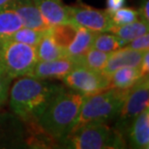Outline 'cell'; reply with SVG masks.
Here are the masks:
<instances>
[{
    "label": "cell",
    "instance_id": "6da1fadb",
    "mask_svg": "<svg viewBox=\"0 0 149 149\" xmlns=\"http://www.w3.org/2000/svg\"><path fill=\"white\" fill-rule=\"evenodd\" d=\"M11 111L23 122L37 120L49 102L64 87L49 79L23 76L10 87Z\"/></svg>",
    "mask_w": 149,
    "mask_h": 149
},
{
    "label": "cell",
    "instance_id": "7a4b0ae2",
    "mask_svg": "<svg viewBox=\"0 0 149 149\" xmlns=\"http://www.w3.org/2000/svg\"><path fill=\"white\" fill-rule=\"evenodd\" d=\"M84 96L63 88L37 118L38 124L58 143L74 129Z\"/></svg>",
    "mask_w": 149,
    "mask_h": 149
},
{
    "label": "cell",
    "instance_id": "3957f363",
    "mask_svg": "<svg viewBox=\"0 0 149 149\" xmlns=\"http://www.w3.org/2000/svg\"><path fill=\"white\" fill-rule=\"evenodd\" d=\"M125 138L107 123H89L72 130L58 141L57 147L68 149H118L126 147Z\"/></svg>",
    "mask_w": 149,
    "mask_h": 149
},
{
    "label": "cell",
    "instance_id": "277c9868",
    "mask_svg": "<svg viewBox=\"0 0 149 149\" xmlns=\"http://www.w3.org/2000/svg\"><path fill=\"white\" fill-rule=\"evenodd\" d=\"M128 90L109 87L85 97L74 129L89 123H108L114 120L120 111Z\"/></svg>",
    "mask_w": 149,
    "mask_h": 149
},
{
    "label": "cell",
    "instance_id": "5b68a950",
    "mask_svg": "<svg viewBox=\"0 0 149 149\" xmlns=\"http://www.w3.org/2000/svg\"><path fill=\"white\" fill-rule=\"evenodd\" d=\"M38 60L36 47L10 38L0 41V64L13 79L27 76Z\"/></svg>",
    "mask_w": 149,
    "mask_h": 149
},
{
    "label": "cell",
    "instance_id": "8992f818",
    "mask_svg": "<svg viewBox=\"0 0 149 149\" xmlns=\"http://www.w3.org/2000/svg\"><path fill=\"white\" fill-rule=\"evenodd\" d=\"M149 103V76L141 77L132 87L129 88L123 105L116 117L115 128L125 136L133 120L144 109Z\"/></svg>",
    "mask_w": 149,
    "mask_h": 149
},
{
    "label": "cell",
    "instance_id": "52a82bcc",
    "mask_svg": "<svg viewBox=\"0 0 149 149\" xmlns=\"http://www.w3.org/2000/svg\"><path fill=\"white\" fill-rule=\"evenodd\" d=\"M62 79L67 87L84 97L111 87L109 76L82 66L74 67Z\"/></svg>",
    "mask_w": 149,
    "mask_h": 149
},
{
    "label": "cell",
    "instance_id": "ba28073f",
    "mask_svg": "<svg viewBox=\"0 0 149 149\" xmlns=\"http://www.w3.org/2000/svg\"><path fill=\"white\" fill-rule=\"evenodd\" d=\"M70 22L80 25L95 33L109 32L113 26L111 14L107 10H99L87 5L68 6Z\"/></svg>",
    "mask_w": 149,
    "mask_h": 149
},
{
    "label": "cell",
    "instance_id": "9c48e42d",
    "mask_svg": "<svg viewBox=\"0 0 149 149\" xmlns=\"http://www.w3.org/2000/svg\"><path fill=\"white\" fill-rule=\"evenodd\" d=\"M27 148L23 121L13 112H0V149Z\"/></svg>",
    "mask_w": 149,
    "mask_h": 149
},
{
    "label": "cell",
    "instance_id": "30bf717a",
    "mask_svg": "<svg viewBox=\"0 0 149 149\" xmlns=\"http://www.w3.org/2000/svg\"><path fill=\"white\" fill-rule=\"evenodd\" d=\"M77 66H79L77 60L70 56L49 61L38 60L27 76L41 79H62Z\"/></svg>",
    "mask_w": 149,
    "mask_h": 149
},
{
    "label": "cell",
    "instance_id": "8fae6325",
    "mask_svg": "<svg viewBox=\"0 0 149 149\" xmlns=\"http://www.w3.org/2000/svg\"><path fill=\"white\" fill-rule=\"evenodd\" d=\"M6 5L17 12L22 17L23 26L25 27L41 31H47L50 28L42 17L34 0H10Z\"/></svg>",
    "mask_w": 149,
    "mask_h": 149
},
{
    "label": "cell",
    "instance_id": "7c38bea8",
    "mask_svg": "<svg viewBox=\"0 0 149 149\" xmlns=\"http://www.w3.org/2000/svg\"><path fill=\"white\" fill-rule=\"evenodd\" d=\"M124 138L131 148H149V108L134 119L125 133Z\"/></svg>",
    "mask_w": 149,
    "mask_h": 149
},
{
    "label": "cell",
    "instance_id": "4fadbf2b",
    "mask_svg": "<svg viewBox=\"0 0 149 149\" xmlns=\"http://www.w3.org/2000/svg\"><path fill=\"white\" fill-rule=\"evenodd\" d=\"M144 50H136L128 47H122L109 53V59L103 70V74L109 76L115 70L123 67H139Z\"/></svg>",
    "mask_w": 149,
    "mask_h": 149
},
{
    "label": "cell",
    "instance_id": "5bb4252c",
    "mask_svg": "<svg viewBox=\"0 0 149 149\" xmlns=\"http://www.w3.org/2000/svg\"><path fill=\"white\" fill-rule=\"evenodd\" d=\"M39 11L50 27L70 22L68 6L62 0H34Z\"/></svg>",
    "mask_w": 149,
    "mask_h": 149
},
{
    "label": "cell",
    "instance_id": "9a60e30c",
    "mask_svg": "<svg viewBox=\"0 0 149 149\" xmlns=\"http://www.w3.org/2000/svg\"><path fill=\"white\" fill-rule=\"evenodd\" d=\"M96 35L97 33L87 28L82 27L80 25H76V32H74L73 40L66 47L67 56L77 58L83 55L92 47V44Z\"/></svg>",
    "mask_w": 149,
    "mask_h": 149
},
{
    "label": "cell",
    "instance_id": "2e32d148",
    "mask_svg": "<svg viewBox=\"0 0 149 149\" xmlns=\"http://www.w3.org/2000/svg\"><path fill=\"white\" fill-rule=\"evenodd\" d=\"M38 59L41 61H49L67 56L66 49L59 45L54 37L47 30L36 47Z\"/></svg>",
    "mask_w": 149,
    "mask_h": 149
},
{
    "label": "cell",
    "instance_id": "e0dca14e",
    "mask_svg": "<svg viewBox=\"0 0 149 149\" xmlns=\"http://www.w3.org/2000/svg\"><path fill=\"white\" fill-rule=\"evenodd\" d=\"M22 27V19L17 12L6 4L0 6V41L10 38Z\"/></svg>",
    "mask_w": 149,
    "mask_h": 149
},
{
    "label": "cell",
    "instance_id": "ac0fdd59",
    "mask_svg": "<svg viewBox=\"0 0 149 149\" xmlns=\"http://www.w3.org/2000/svg\"><path fill=\"white\" fill-rule=\"evenodd\" d=\"M109 86L117 89H129L141 79L139 67H123L109 74Z\"/></svg>",
    "mask_w": 149,
    "mask_h": 149
},
{
    "label": "cell",
    "instance_id": "d6986e66",
    "mask_svg": "<svg viewBox=\"0 0 149 149\" xmlns=\"http://www.w3.org/2000/svg\"><path fill=\"white\" fill-rule=\"evenodd\" d=\"M149 31V22L141 19H138L133 22L127 23L124 25H113L109 32H111L125 43H129L130 41L138 38L143 34L148 33Z\"/></svg>",
    "mask_w": 149,
    "mask_h": 149
},
{
    "label": "cell",
    "instance_id": "ffe728a7",
    "mask_svg": "<svg viewBox=\"0 0 149 149\" xmlns=\"http://www.w3.org/2000/svg\"><path fill=\"white\" fill-rule=\"evenodd\" d=\"M109 53L91 47L84 54L76 59L77 60L79 66L85 67L87 69L96 71V72H103L107 61L109 59Z\"/></svg>",
    "mask_w": 149,
    "mask_h": 149
},
{
    "label": "cell",
    "instance_id": "44dd1931",
    "mask_svg": "<svg viewBox=\"0 0 149 149\" xmlns=\"http://www.w3.org/2000/svg\"><path fill=\"white\" fill-rule=\"evenodd\" d=\"M125 46H126V43L111 32L97 33L92 44V47L108 53H111Z\"/></svg>",
    "mask_w": 149,
    "mask_h": 149
},
{
    "label": "cell",
    "instance_id": "7402d4cb",
    "mask_svg": "<svg viewBox=\"0 0 149 149\" xmlns=\"http://www.w3.org/2000/svg\"><path fill=\"white\" fill-rule=\"evenodd\" d=\"M46 32L47 31H41V30H37V29L23 26V27L15 32L10 37V39L14 41L19 42V43L29 45V46L37 47Z\"/></svg>",
    "mask_w": 149,
    "mask_h": 149
},
{
    "label": "cell",
    "instance_id": "603a6c76",
    "mask_svg": "<svg viewBox=\"0 0 149 149\" xmlns=\"http://www.w3.org/2000/svg\"><path fill=\"white\" fill-rule=\"evenodd\" d=\"M49 31L54 37L56 42L66 49L67 46L74 38V32H76V25L73 24V23L54 25L52 26L49 29Z\"/></svg>",
    "mask_w": 149,
    "mask_h": 149
},
{
    "label": "cell",
    "instance_id": "cb8c5ba5",
    "mask_svg": "<svg viewBox=\"0 0 149 149\" xmlns=\"http://www.w3.org/2000/svg\"><path fill=\"white\" fill-rule=\"evenodd\" d=\"M113 25H124L133 22L139 17V11L134 8L121 7L111 14Z\"/></svg>",
    "mask_w": 149,
    "mask_h": 149
},
{
    "label": "cell",
    "instance_id": "d4e9b609",
    "mask_svg": "<svg viewBox=\"0 0 149 149\" xmlns=\"http://www.w3.org/2000/svg\"><path fill=\"white\" fill-rule=\"evenodd\" d=\"M12 80H13V77L0 64V109H3V107L5 106L9 99Z\"/></svg>",
    "mask_w": 149,
    "mask_h": 149
},
{
    "label": "cell",
    "instance_id": "484cf974",
    "mask_svg": "<svg viewBox=\"0 0 149 149\" xmlns=\"http://www.w3.org/2000/svg\"><path fill=\"white\" fill-rule=\"evenodd\" d=\"M125 47H128L132 49L136 50H147L149 49V35L148 33L143 34L141 36L130 41Z\"/></svg>",
    "mask_w": 149,
    "mask_h": 149
},
{
    "label": "cell",
    "instance_id": "4316f807",
    "mask_svg": "<svg viewBox=\"0 0 149 149\" xmlns=\"http://www.w3.org/2000/svg\"><path fill=\"white\" fill-rule=\"evenodd\" d=\"M139 72H141V77L148 76V72H149V52H148V49L144 50L143 55H142L141 65H139Z\"/></svg>",
    "mask_w": 149,
    "mask_h": 149
},
{
    "label": "cell",
    "instance_id": "83f0119b",
    "mask_svg": "<svg viewBox=\"0 0 149 149\" xmlns=\"http://www.w3.org/2000/svg\"><path fill=\"white\" fill-rule=\"evenodd\" d=\"M149 0H141V6H139V19H141L145 22H149Z\"/></svg>",
    "mask_w": 149,
    "mask_h": 149
},
{
    "label": "cell",
    "instance_id": "f1b7e54d",
    "mask_svg": "<svg viewBox=\"0 0 149 149\" xmlns=\"http://www.w3.org/2000/svg\"><path fill=\"white\" fill-rule=\"evenodd\" d=\"M125 1L126 0H107V9L106 10L109 12V14L113 13L117 9L123 7L125 5Z\"/></svg>",
    "mask_w": 149,
    "mask_h": 149
},
{
    "label": "cell",
    "instance_id": "f546056e",
    "mask_svg": "<svg viewBox=\"0 0 149 149\" xmlns=\"http://www.w3.org/2000/svg\"><path fill=\"white\" fill-rule=\"evenodd\" d=\"M9 1H10V0H0V6L6 4V3L9 2Z\"/></svg>",
    "mask_w": 149,
    "mask_h": 149
}]
</instances>
